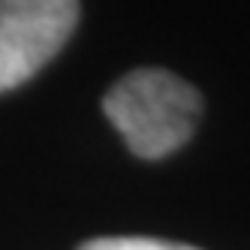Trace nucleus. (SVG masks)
Wrapping results in <instances>:
<instances>
[{"instance_id": "1", "label": "nucleus", "mask_w": 250, "mask_h": 250, "mask_svg": "<svg viewBox=\"0 0 250 250\" xmlns=\"http://www.w3.org/2000/svg\"><path fill=\"white\" fill-rule=\"evenodd\" d=\"M112 127L142 160H163L184 148L202 118V94L169 69H133L103 97Z\"/></svg>"}, {"instance_id": "2", "label": "nucleus", "mask_w": 250, "mask_h": 250, "mask_svg": "<svg viewBox=\"0 0 250 250\" xmlns=\"http://www.w3.org/2000/svg\"><path fill=\"white\" fill-rule=\"evenodd\" d=\"M79 24V0H0V94L24 84Z\"/></svg>"}, {"instance_id": "3", "label": "nucleus", "mask_w": 250, "mask_h": 250, "mask_svg": "<svg viewBox=\"0 0 250 250\" xmlns=\"http://www.w3.org/2000/svg\"><path fill=\"white\" fill-rule=\"evenodd\" d=\"M79 250H199V247L175 244V241H163V238L124 235V238H94V241H84Z\"/></svg>"}]
</instances>
